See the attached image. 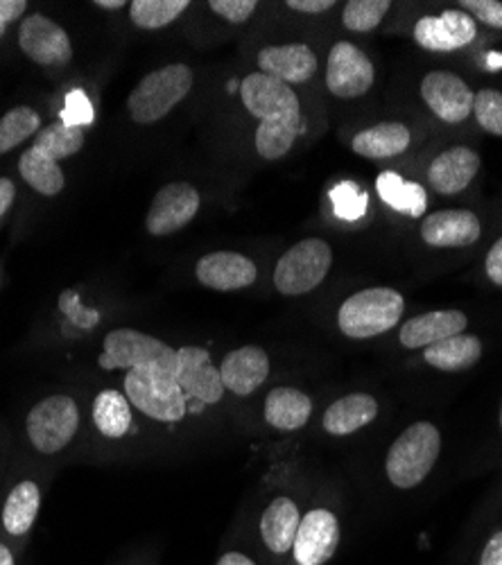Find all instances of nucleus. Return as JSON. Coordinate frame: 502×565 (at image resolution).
<instances>
[{
    "mask_svg": "<svg viewBox=\"0 0 502 565\" xmlns=\"http://www.w3.org/2000/svg\"><path fill=\"white\" fill-rule=\"evenodd\" d=\"M245 109L260 120L256 129V150L263 159H284L301 131V107L297 93L274 77L252 73L241 84Z\"/></svg>",
    "mask_w": 502,
    "mask_h": 565,
    "instance_id": "1",
    "label": "nucleus"
},
{
    "mask_svg": "<svg viewBox=\"0 0 502 565\" xmlns=\"http://www.w3.org/2000/svg\"><path fill=\"white\" fill-rule=\"evenodd\" d=\"M82 148L84 127L57 120L34 136V143L19 159V172L36 193L45 198H55L66 185V177L60 168V161L71 159Z\"/></svg>",
    "mask_w": 502,
    "mask_h": 565,
    "instance_id": "2",
    "label": "nucleus"
},
{
    "mask_svg": "<svg viewBox=\"0 0 502 565\" xmlns=\"http://www.w3.org/2000/svg\"><path fill=\"white\" fill-rule=\"evenodd\" d=\"M125 396L154 420L177 423L186 416V396L177 383V358L129 369L125 373Z\"/></svg>",
    "mask_w": 502,
    "mask_h": 565,
    "instance_id": "3",
    "label": "nucleus"
},
{
    "mask_svg": "<svg viewBox=\"0 0 502 565\" xmlns=\"http://www.w3.org/2000/svg\"><path fill=\"white\" fill-rule=\"evenodd\" d=\"M441 450V435L428 420L409 426L387 452V478L398 489H415L437 463Z\"/></svg>",
    "mask_w": 502,
    "mask_h": 565,
    "instance_id": "4",
    "label": "nucleus"
},
{
    "mask_svg": "<svg viewBox=\"0 0 502 565\" xmlns=\"http://www.w3.org/2000/svg\"><path fill=\"white\" fill-rule=\"evenodd\" d=\"M193 88V71L186 64H168L146 75L129 93L127 109L133 122L152 125L165 118Z\"/></svg>",
    "mask_w": 502,
    "mask_h": 565,
    "instance_id": "5",
    "label": "nucleus"
},
{
    "mask_svg": "<svg viewBox=\"0 0 502 565\" xmlns=\"http://www.w3.org/2000/svg\"><path fill=\"white\" fill-rule=\"evenodd\" d=\"M405 299L392 288H370L349 297L338 315L340 331L353 340L383 335L398 323Z\"/></svg>",
    "mask_w": 502,
    "mask_h": 565,
    "instance_id": "6",
    "label": "nucleus"
},
{
    "mask_svg": "<svg viewBox=\"0 0 502 565\" xmlns=\"http://www.w3.org/2000/svg\"><path fill=\"white\" fill-rule=\"evenodd\" d=\"M333 265L329 243L308 238L290 247L274 269V286L286 297H301L312 292L322 282Z\"/></svg>",
    "mask_w": 502,
    "mask_h": 565,
    "instance_id": "7",
    "label": "nucleus"
},
{
    "mask_svg": "<svg viewBox=\"0 0 502 565\" xmlns=\"http://www.w3.org/2000/svg\"><path fill=\"white\" fill-rule=\"evenodd\" d=\"M79 428V409L71 396L57 394L36 403L25 420L28 439L41 455L64 450Z\"/></svg>",
    "mask_w": 502,
    "mask_h": 565,
    "instance_id": "8",
    "label": "nucleus"
},
{
    "mask_svg": "<svg viewBox=\"0 0 502 565\" xmlns=\"http://www.w3.org/2000/svg\"><path fill=\"white\" fill-rule=\"evenodd\" d=\"M177 358V351L170 349L165 342L133 331V328H116L107 333L103 353L98 358L100 369L116 371V369H139L157 362H165Z\"/></svg>",
    "mask_w": 502,
    "mask_h": 565,
    "instance_id": "9",
    "label": "nucleus"
},
{
    "mask_svg": "<svg viewBox=\"0 0 502 565\" xmlns=\"http://www.w3.org/2000/svg\"><path fill=\"white\" fill-rule=\"evenodd\" d=\"M376 71L370 57L349 41L335 43L329 53L327 86L338 98H360L374 86Z\"/></svg>",
    "mask_w": 502,
    "mask_h": 565,
    "instance_id": "10",
    "label": "nucleus"
},
{
    "mask_svg": "<svg viewBox=\"0 0 502 565\" xmlns=\"http://www.w3.org/2000/svg\"><path fill=\"white\" fill-rule=\"evenodd\" d=\"M21 51L41 66H64L73 57L71 36L62 25L43 14H32L19 28Z\"/></svg>",
    "mask_w": 502,
    "mask_h": 565,
    "instance_id": "11",
    "label": "nucleus"
},
{
    "mask_svg": "<svg viewBox=\"0 0 502 565\" xmlns=\"http://www.w3.org/2000/svg\"><path fill=\"white\" fill-rule=\"evenodd\" d=\"M200 211V193L186 181L163 185L154 195L146 217V226L152 235H170L184 228Z\"/></svg>",
    "mask_w": 502,
    "mask_h": 565,
    "instance_id": "12",
    "label": "nucleus"
},
{
    "mask_svg": "<svg viewBox=\"0 0 502 565\" xmlns=\"http://www.w3.org/2000/svg\"><path fill=\"white\" fill-rule=\"evenodd\" d=\"M177 383L186 398H195L204 405H215L224 396L220 369L211 362V355L202 347H184L177 351Z\"/></svg>",
    "mask_w": 502,
    "mask_h": 565,
    "instance_id": "13",
    "label": "nucleus"
},
{
    "mask_svg": "<svg viewBox=\"0 0 502 565\" xmlns=\"http://www.w3.org/2000/svg\"><path fill=\"white\" fill-rule=\"evenodd\" d=\"M421 98L444 122H462L473 114V90L455 73L432 71L421 82Z\"/></svg>",
    "mask_w": 502,
    "mask_h": 565,
    "instance_id": "14",
    "label": "nucleus"
},
{
    "mask_svg": "<svg viewBox=\"0 0 502 565\" xmlns=\"http://www.w3.org/2000/svg\"><path fill=\"white\" fill-rule=\"evenodd\" d=\"M340 545V523L335 513L312 509L301 518V525L292 545L299 565H324L333 558Z\"/></svg>",
    "mask_w": 502,
    "mask_h": 565,
    "instance_id": "15",
    "label": "nucleus"
},
{
    "mask_svg": "<svg viewBox=\"0 0 502 565\" xmlns=\"http://www.w3.org/2000/svg\"><path fill=\"white\" fill-rule=\"evenodd\" d=\"M476 34L478 25L464 10H446L439 17H424L415 25V41L432 53L460 51L476 39Z\"/></svg>",
    "mask_w": 502,
    "mask_h": 565,
    "instance_id": "16",
    "label": "nucleus"
},
{
    "mask_svg": "<svg viewBox=\"0 0 502 565\" xmlns=\"http://www.w3.org/2000/svg\"><path fill=\"white\" fill-rule=\"evenodd\" d=\"M195 276L202 286L217 292H234L249 288L258 278L254 260L236 252H215L197 260Z\"/></svg>",
    "mask_w": 502,
    "mask_h": 565,
    "instance_id": "17",
    "label": "nucleus"
},
{
    "mask_svg": "<svg viewBox=\"0 0 502 565\" xmlns=\"http://www.w3.org/2000/svg\"><path fill=\"white\" fill-rule=\"evenodd\" d=\"M260 73L284 84H303L317 73V57L306 43L267 45L258 53Z\"/></svg>",
    "mask_w": 502,
    "mask_h": 565,
    "instance_id": "18",
    "label": "nucleus"
},
{
    "mask_svg": "<svg viewBox=\"0 0 502 565\" xmlns=\"http://www.w3.org/2000/svg\"><path fill=\"white\" fill-rule=\"evenodd\" d=\"M482 233V224L471 211H437L421 224V238L430 247H469Z\"/></svg>",
    "mask_w": 502,
    "mask_h": 565,
    "instance_id": "19",
    "label": "nucleus"
},
{
    "mask_svg": "<svg viewBox=\"0 0 502 565\" xmlns=\"http://www.w3.org/2000/svg\"><path fill=\"white\" fill-rule=\"evenodd\" d=\"M469 319L460 310H437L413 317L400 328V344L405 349H428L452 335L467 331Z\"/></svg>",
    "mask_w": 502,
    "mask_h": 565,
    "instance_id": "20",
    "label": "nucleus"
},
{
    "mask_svg": "<svg viewBox=\"0 0 502 565\" xmlns=\"http://www.w3.org/2000/svg\"><path fill=\"white\" fill-rule=\"evenodd\" d=\"M224 390L238 396L256 392L269 375V358L260 347H243L232 351L220 364Z\"/></svg>",
    "mask_w": 502,
    "mask_h": 565,
    "instance_id": "21",
    "label": "nucleus"
},
{
    "mask_svg": "<svg viewBox=\"0 0 502 565\" xmlns=\"http://www.w3.org/2000/svg\"><path fill=\"white\" fill-rule=\"evenodd\" d=\"M478 170H480L478 152L469 148H450L432 161L428 170V181L441 195H458L464 191V188L471 185Z\"/></svg>",
    "mask_w": 502,
    "mask_h": 565,
    "instance_id": "22",
    "label": "nucleus"
},
{
    "mask_svg": "<svg viewBox=\"0 0 502 565\" xmlns=\"http://www.w3.org/2000/svg\"><path fill=\"white\" fill-rule=\"evenodd\" d=\"M299 525H301V513L290 498L271 500L260 518L263 543L274 554H286L295 545Z\"/></svg>",
    "mask_w": 502,
    "mask_h": 565,
    "instance_id": "23",
    "label": "nucleus"
},
{
    "mask_svg": "<svg viewBox=\"0 0 502 565\" xmlns=\"http://www.w3.org/2000/svg\"><path fill=\"white\" fill-rule=\"evenodd\" d=\"M378 416V403L370 394H349L335 401L322 418V426L333 437H346L360 428L370 426Z\"/></svg>",
    "mask_w": 502,
    "mask_h": 565,
    "instance_id": "24",
    "label": "nucleus"
},
{
    "mask_svg": "<svg viewBox=\"0 0 502 565\" xmlns=\"http://www.w3.org/2000/svg\"><path fill=\"white\" fill-rule=\"evenodd\" d=\"M312 414V401L292 387L271 390L265 401V420L271 428L295 433L303 428Z\"/></svg>",
    "mask_w": 502,
    "mask_h": 565,
    "instance_id": "25",
    "label": "nucleus"
},
{
    "mask_svg": "<svg viewBox=\"0 0 502 565\" xmlns=\"http://www.w3.org/2000/svg\"><path fill=\"white\" fill-rule=\"evenodd\" d=\"M409 129L403 122H378L370 129L355 134L353 138V152L367 159H389L403 154L409 148Z\"/></svg>",
    "mask_w": 502,
    "mask_h": 565,
    "instance_id": "26",
    "label": "nucleus"
},
{
    "mask_svg": "<svg viewBox=\"0 0 502 565\" xmlns=\"http://www.w3.org/2000/svg\"><path fill=\"white\" fill-rule=\"evenodd\" d=\"M430 366L439 371H462L471 369L482 358V342L476 335H452L424 351Z\"/></svg>",
    "mask_w": 502,
    "mask_h": 565,
    "instance_id": "27",
    "label": "nucleus"
},
{
    "mask_svg": "<svg viewBox=\"0 0 502 565\" xmlns=\"http://www.w3.org/2000/svg\"><path fill=\"white\" fill-rule=\"evenodd\" d=\"M41 507V491L36 482H19L3 507V525L12 536H23L32 530Z\"/></svg>",
    "mask_w": 502,
    "mask_h": 565,
    "instance_id": "28",
    "label": "nucleus"
},
{
    "mask_svg": "<svg viewBox=\"0 0 502 565\" xmlns=\"http://www.w3.org/2000/svg\"><path fill=\"white\" fill-rule=\"evenodd\" d=\"M376 188H378V195L383 198V202L389 204L392 209H396L409 217H421L426 213L428 198L419 183L405 181L403 177H398L394 172H383L376 181Z\"/></svg>",
    "mask_w": 502,
    "mask_h": 565,
    "instance_id": "29",
    "label": "nucleus"
},
{
    "mask_svg": "<svg viewBox=\"0 0 502 565\" xmlns=\"http://www.w3.org/2000/svg\"><path fill=\"white\" fill-rule=\"evenodd\" d=\"M96 428L109 439H122L131 428V403L116 390H105L94 401Z\"/></svg>",
    "mask_w": 502,
    "mask_h": 565,
    "instance_id": "30",
    "label": "nucleus"
},
{
    "mask_svg": "<svg viewBox=\"0 0 502 565\" xmlns=\"http://www.w3.org/2000/svg\"><path fill=\"white\" fill-rule=\"evenodd\" d=\"M189 8V0H133L129 3V17L136 28L159 30L177 21Z\"/></svg>",
    "mask_w": 502,
    "mask_h": 565,
    "instance_id": "31",
    "label": "nucleus"
},
{
    "mask_svg": "<svg viewBox=\"0 0 502 565\" xmlns=\"http://www.w3.org/2000/svg\"><path fill=\"white\" fill-rule=\"evenodd\" d=\"M41 131V118L32 107H14L0 118V154H8Z\"/></svg>",
    "mask_w": 502,
    "mask_h": 565,
    "instance_id": "32",
    "label": "nucleus"
},
{
    "mask_svg": "<svg viewBox=\"0 0 502 565\" xmlns=\"http://www.w3.org/2000/svg\"><path fill=\"white\" fill-rule=\"evenodd\" d=\"M389 0H349L344 6L342 23L351 32H372L389 12Z\"/></svg>",
    "mask_w": 502,
    "mask_h": 565,
    "instance_id": "33",
    "label": "nucleus"
},
{
    "mask_svg": "<svg viewBox=\"0 0 502 565\" xmlns=\"http://www.w3.org/2000/svg\"><path fill=\"white\" fill-rule=\"evenodd\" d=\"M473 114L482 129L502 136V93L493 88L480 90L473 100Z\"/></svg>",
    "mask_w": 502,
    "mask_h": 565,
    "instance_id": "34",
    "label": "nucleus"
},
{
    "mask_svg": "<svg viewBox=\"0 0 502 565\" xmlns=\"http://www.w3.org/2000/svg\"><path fill=\"white\" fill-rule=\"evenodd\" d=\"M333 202H335V211L338 215L346 217V220H355L364 213V204H367V195L357 193V188L353 183H342L338 185L335 191L331 193Z\"/></svg>",
    "mask_w": 502,
    "mask_h": 565,
    "instance_id": "35",
    "label": "nucleus"
},
{
    "mask_svg": "<svg viewBox=\"0 0 502 565\" xmlns=\"http://www.w3.org/2000/svg\"><path fill=\"white\" fill-rule=\"evenodd\" d=\"M209 8L229 23H245L256 12V0H211Z\"/></svg>",
    "mask_w": 502,
    "mask_h": 565,
    "instance_id": "36",
    "label": "nucleus"
},
{
    "mask_svg": "<svg viewBox=\"0 0 502 565\" xmlns=\"http://www.w3.org/2000/svg\"><path fill=\"white\" fill-rule=\"evenodd\" d=\"M460 8H464L467 14H473L478 21L502 30V3H498V0H462Z\"/></svg>",
    "mask_w": 502,
    "mask_h": 565,
    "instance_id": "37",
    "label": "nucleus"
},
{
    "mask_svg": "<svg viewBox=\"0 0 502 565\" xmlns=\"http://www.w3.org/2000/svg\"><path fill=\"white\" fill-rule=\"evenodd\" d=\"M484 267H487V276L495 282V286L502 288V238L487 254Z\"/></svg>",
    "mask_w": 502,
    "mask_h": 565,
    "instance_id": "38",
    "label": "nucleus"
},
{
    "mask_svg": "<svg viewBox=\"0 0 502 565\" xmlns=\"http://www.w3.org/2000/svg\"><path fill=\"white\" fill-rule=\"evenodd\" d=\"M288 8L303 14H322L335 8V0H288Z\"/></svg>",
    "mask_w": 502,
    "mask_h": 565,
    "instance_id": "39",
    "label": "nucleus"
},
{
    "mask_svg": "<svg viewBox=\"0 0 502 565\" xmlns=\"http://www.w3.org/2000/svg\"><path fill=\"white\" fill-rule=\"evenodd\" d=\"M480 565H502V532H495L482 550Z\"/></svg>",
    "mask_w": 502,
    "mask_h": 565,
    "instance_id": "40",
    "label": "nucleus"
},
{
    "mask_svg": "<svg viewBox=\"0 0 502 565\" xmlns=\"http://www.w3.org/2000/svg\"><path fill=\"white\" fill-rule=\"evenodd\" d=\"M28 3L25 0H0V23L10 25L14 21H19L25 12Z\"/></svg>",
    "mask_w": 502,
    "mask_h": 565,
    "instance_id": "41",
    "label": "nucleus"
},
{
    "mask_svg": "<svg viewBox=\"0 0 502 565\" xmlns=\"http://www.w3.org/2000/svg\"><path fill=\"white\" fill-rule=\"evenodd\" d=\"M14 198H17V185L12 183V179L0 177V217L10 211V206L14 204Z\"/></svg>",
    "mask_w": 502,
    "mask_h": 565,
    "instance_id": "42",
    "label": "nucleus"
},
{
    "mask_svg": "<svg viewBox=\"0 0 502 565\" xmlns=\"http://www.w3.org/2000/svg\"><path fill=\"white\" fill-rule=\"evenodd\" d=\"M215 565H256V563L241 552H226Z\"/></svg>",
    "mask_w": 502,
    "mask_h": 565,
    "instance_id": "43",
    "label": "nucleus"
},
{
    "mask_svg": "<svg viewBox=\"0 0 502 565\" xmlns=\"http://www.w3.org/2000/svg\"><path fill=\"white\" fill-rule=\"evenodd\" d=\"M94 6L100 10H120V8H129L125 0H94Z\"/></svg>",
    "mask_w": 502,
    "mask_h": 565,
    "instance_id": "44",
    "label": "nucleus"
},
{
    "mask_svg": "<svg viewBox=\"0 0 502 565\" xmlns=\"http://www.w3.org/2000/svg\"><path fill=\"white\" fill-rule=\"evenodd\" d=\"M0 565H14V556L10 552V547H6L0 543Z\"/></svg>",
    "mask_w": 502,
    "mask_h": 565,
    "instance_id": "45",
    "label": "nucleus"
},
{
    "mask_svg": "<svg viewBox=\"0 0 502 565\" xmlns=\"http://www.w3.org/2000/svg\"><path fill=\"white\" fill-rule=\"evenodd\" d=\"M6 32H8V25H3V23H0V39H3V36H6Z\"/></svg>",
    "mask_w": 502,
    "mask_h": 565,
    "instance_id": "46",
    "label": "nucleus"
},
{
    "mask_svg": "<svg viewBox=\"0 0 502 565\" xmlns=\"http://www.w3.org/2000/svg\"><path fill=\"white\" fill-rule=\"evenodd\" d=\"M500 428H502V405H500Z\"/></svg>",
    "mask_w": 502,
    "mask_h": 565,
    "instance_id": "47",
    "label": "nucleus"
}]
</instances>
